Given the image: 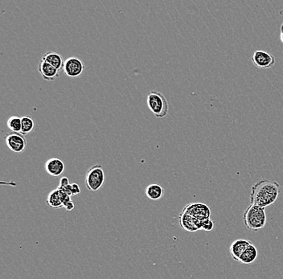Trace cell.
Instances as JSON below:
<instances>
[{
	"label": "cell",
	"instance_id": "1",
	"mask_svg": "<svg viewBox=\"0 0 283 279\" xmlns=\"http://www.w3.org/2000/svg\"><path fill=\"white\" fill-rule=\"evenodd\" d=\"M280 184L269 179H261L252 187L250 193L251 204L265 209L274 204L279 197Z\"/></svg>",
	"mask_w": 283,
	"mask_h": 279
},
{
	"label": "cell",
	"instance_id": "2",
	"mask_svg": "<svg viewBox=\"0 0 283 279\" xmlns=\"http://www.w3.org/2000/svg\"><path fill=\"white\" fill-rule=\"evenodd\" d=\"M243 220L245 227L252 231L257 232L265 227L266 224V214L265 209L250 204L245 209Z\"/></svg>",
	"mask_w": 283,
	"mask_h": 279
},
{
	"label": "cell",
	"instance_id": "3",
	"mask_svg": "<svg viewBox=\"0 0 283 279\" xmlns=\"http://www.w3.org/2000/svg\"><path fill=\"white\" fill-rule=\"evenodd\" d=\"M148 107L156 118H165L169 111V105L165 97L158 91H151L148 95Z\"/></svg>",
	"mask_w": 283,
	"mask_h": 279
},
{
	"label": "cell",
	"instance_id": "4",
	"mask_svg": "<svg viewBox=\"0 0 283 279\" xmlns=\"http://www.w3.org/2000/svg\"><path fill=\"white\" fill-rule=\"evenodd\" d=\"M105 172L102 165L91 167L87 171L86 175V186L90 192H97L99 190L105 183Z\"/></svg>",
	"mask_w": 283,
	"mask_h": 279
},
{
	"label": "cell",
	"instance_id": "5",
	"mask_svg": "<svg viewBox=\"0 0 283 279\" xmlns=\"http://www.w3.org/2000/svg\"><path fill=\"white\" fill-rule=\"evenodd\" d=\"M183 212L200 221H204V220L209 219L211 216V210L207 204H202V203L188 204V205H186Z\"/></svg>",
	"mask_w": 283,
	"mask_h": 279
},
{
	"label": "cell",
	"instance_id": "6",
	"mask_svg": "<svg viewBox=\"0 0 283 279\" xmlns=\"http://www.w3.org/2000/svg\"><path fill=\"white\" fill-rule=\"evenodd\" d=\"M85 66L84 62L77 57H68V59L65 61L63 70L66 75L71 78H77L81 77L84 73Z\"/></svg>",
	"mask_w": 283,
	"mask_h": 279
},
{
	"label": "cell",
	"instance_id": "7",
	"mask_svg": "<svg viewBox=\"0 0 283 279\" xmlns=\"http://www.w3.org/2000/svg\"><path fill=\"white\" fill-rule=\"evenodd\" d=\"M7 148L15 153H22L27 148V140L21 133H10L5 136Z\"/></svg>",
	"mask_w": 283,
	"mask_h": 279
},
{
	"label": "cell",
	"instance_id": "8",
	"mask_svg": "<svg viewBox=\"0 0 283 279\" xmlns=\"http://www.w3.org/2000/svg\"><path fill=\"white\" fill-rule=\"evenodd\" d=\"M252 62L257 68L268 69L274 67L276 63L275 57L265 51L258 50L254 52L252 57Z\"/></svg>",
	"mask_w": 283,
	"mask_h": 279
},
{
	"label": "cell",
	"instance_id": "9",
	"mask_svg": "<svg viewBox=\"0 0 283 279\" xmlns=\"http://www.w3.org/2000/svg\"><path fill=\"white\" fill-rule=\"evenodd\" d=\"M201 224L202 221L189 216L184 212L179 215V225L186 231L194 233L201 230Z\"/></svg>",
	"mask_w": 283,
	"mask_h": 279
},
{
	"label": "cell",
	"instance_id": "10",
	"mask_svg": "<svg viewBox=\"0 0 283 279\" xmlns=\"http://www.w3.org/2000/svg\"><path fill=\"white\" fill-rule=\"evenodd\" d=\"M253 244L251 241L246 239H238L232 243L229 247V253L231 254L232 258L235 261H239L240 256L243 253L247 250V248Z\"/></svg>",
	"mask_w": 283,
	"mask_h": 279
},
{
	"label": "cell",
	"instance_id": "11",
	"mask_svg": "<svg viewBox=\"0 0 283 279\" xmlns=\"http://www.w3.org/2000/svg\"><path fill=\"white\" fill-rule=\"evenodd\" d=\"M45 171L52 176H59L62 175L65 171V164L62 159L57 158H52L46 162L44 165Z\"/></svg>",
	"mask_w": 283,
	"mask_h": 279
},
{
	"label": "cell",
	"instance_id": "12",
	"mask_svg": "<svg viewBox=\"0 0 283 279\" xmlns=\"http://www.w3.org/2000/svg\"><path fill=\"white\" fill-rule=\"evenodd\" d=\"M38 71L42 78L48 82H52L60 77V71L44 61L39 63Z\"/></svg>",
	"mask_w": 283,
	"mask_h": 279
},
{
	"label": "cell",
	"instance_id": "13",
	"mask_svg": "<svg viewBox=\"0 0 283 279\" xmlns=\"http://www.w3.org/2000/svg\"><path fill=\"white\" fill-rule=\"evenodd\" d=\"M41 61L47 62V63L53 66L55 68H57V70L59 71H61V69L63 68L64 64H65V61H64V58L62 55H60L59 53L55 52H47V53L44 55Z\"/></svg>",
	"mask_w": 283,
	"mask_h": 279
},
{
	"label": "cell",
	"instance_id": "14",
	"mask_svg": "<svg viewBox=\"0 0 283 279\" xmlns=\"http://www.w3.org/2000/svg\"><path fill=\"white\" fill-rule=\"evenodd\" d=\"M164 193H165L164 189L159 184H150L146 189V195L150 200H160L164 195Z\"/></svg>",
	"mask_w": 283,
	"mask_h": 279
},
{
	"label": "cell",
	"instance_id": "15",
	"mask_svg": "<svg viewBox=\"0 0 283 279\" xmlns=\"http://www.w3.org/2000/svg\"><path fill=\"white\" fill-rule=\"evenodd\" d=\"M258 254H259V252H258L257 248L255 247L254 244H252L250 246L247 248V250L240 256L239 262L245 264V265H250V264L254 263L258 258Z\"/></svg>",
	"mask_w": 283,
	"mask_h": 279
},
{
	"label": "cell",
	"instance_id": "16",
	"mask_svg": "<svg viewBox=\"0 0 283 279\" xmlns=\"http://www.w3.org/2000/svg\"><path fill=\"white\" fill-rule=\"evenodd\" d=\"M46 202H47L48 206L53 208V209H61V208L64 207L62 199H61L59 189H57L52 191L48 194Z\"/></svg>",
	"mask_w": 283,
	"mask_h": 279
},
{
	"label": "cell",
	"instance_id": "17",
	"mask_svg": "<svg viewBox=\"0 0 283 279\" xmlns=\"http://www.w3.org/2000/svg\"><path fill=\"white\" fill-rule=\"evenodd\" d=\"M7 126L13 133H21L22 127V118L18 116H12L8 118Z\"/></svg>",
	"mask_w": 283,
	"mask_h": 279
},
{
	"label": "cell",
	"instance_id": "18",
	"mask_svg": "<svg viewBox=\"0 0 283 279\" xmlns=\"http://www.w3.org/2000/svg\"><path fill=\"white\" fill-rule=\"evenodd\" d=\"M22 118V127H21V134H29L34 129L35 123L32 118L27 116H24Z\"/></svg>",
	"mask_w": 283,
	"mask_h": 279
},
{
	"label": "cell",
	"instance_id": "19",
	"mask_svg": "<svg viewBox=\"0 0 283 279\" xmlns=\"http://www.w3.org/2000/svg\"><path fill=\"white\" fill-rule=\"evenodd\" d=\"M213 228H214V222H213L212 219H207V220H204V221H202L201 224V230H204V231L210 232L213 230Z\"/></svg>",
	"mask_w": 283,
	"mask_h": 279
},
{
	"label": "cell",
	"instance_id": "20",
	"mask_svg": "<svg viewBox=\"0 0 283 279\" xmlns=\"http://www.w3.org/2000/svg\"><path fill=\"white\" fill-rule=\"evenodd\" d=\"M60 191V195H61V199H62V204H63V206L65 208L67 206V204L68 203H70L72 200H71V196L68 195L67 193H65L62 189H60L59 187L57 188Z\"/></svg>",
	"mask_w": 283,
	"mask_h": 279
},
{
	"label": "cell",
	"instance_id": "21",
	"mask_svg": "<svg viewBox=\"0 0 283 279\" xmlns=\"http://www.w3.org/2000/svg\"><path fill=\"white\" fill-rule=\"evenodd\" d=\"M72 193L73 195H79L81 193V189L77 184H72Z\"/></svg>",
	"mask_w": 283,
	"mask_h": 279
},
{
	"label": "cell",
	"instance_id": "22",
	"mask_svg": "<svg viewBox=\"0 0 283 279\" xmlns=\"http://www.w3.org/2000/svg\"><path fill=\"white\" fill-rule=\"evenodd\" d=\"M69 184H70V183H69V179H68V178L62 177V179H61V180H60L59 187L64 188V187L68 186Z\"/></svg>",
	"mask_w": 283,
	"mask_h": 279
},
{
	"label": "cell",
	"instance_id": "23",
	"mask_svg": "<svg viewBox=\"0 0 283 279\" xmlns=\"http://www.w3.org/2000/svg\"><path fill=\"white\" fill-rule=\"evenodd\" d=\"M74 203L73 201H71L70 203H68L67 204V206L65 207V209L67 211H72L73 209H74Z\"/></svg>",
	"mask_w": 283,
	"mask_h": 279
},
{
	"label": "cell",
	"instance_id": "24",
	"mask_svg": "<svg viewBox=\"0 0 283 279\" xmlns=\"http://www.w3.org/2000/svg\"><path fill=\"white\" fill-rule=\"evenodd\" d=\"M280 40H281L282 43H283V32H281V34H280Z\"/></svg>",
	"mask_w": 283,
	"mask_h": 279
},
{
	"label": "cell",
	"instance_id": "25",
	"mask_svg": "<svg viewBox=\"0 0 283 279\" xmlns=\"http://www.w3.org/2000/svg\"><path fill=\"white\" fill-rule=\"evenodd\" d=\"M280 32H283V23H282L281 27H280Z\"/></svg>",
	"mask_w": 283,
	"mask_h": 279
}]
</instances>
